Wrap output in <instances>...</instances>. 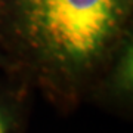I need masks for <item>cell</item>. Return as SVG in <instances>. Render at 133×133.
Masks as SVG:
<instances>
[{"label":"cell","instance_id":"obj_2","mask_svg":"<svg viewBox=\"0 0 133 133\" xmlns=\"http://www.w3.org/2000/svg\"><path fill=\"white\" fill-rule=\"evenodd\" d=\"M6 132V127H5V121L2 118V115H0V133H5Z\"/></svg>","mask_w":133,"mask_h":133},{"label":"cell","instance_id":"obj_1","mask_svg":"<svg viewBox=\"0 0 133 133\" xmlns=\"http://www.w3.org/2000/svg\"><path fill=\"white\" fill-rule=\"evenodd\" d=\"M30 33L55 56L81 62L95 56L114 33L117 0H24Z\"/></svg>","mask_w":133,"mask_h":133}]
</instances>
